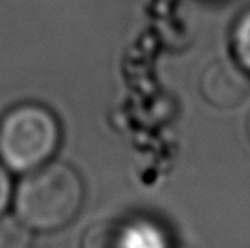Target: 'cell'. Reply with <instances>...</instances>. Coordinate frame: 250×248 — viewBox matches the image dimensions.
Wrapping results in <instances>:
<instances>
[{
    "label": "cell",
    "mask_w": 250,
    "mask_h": 248,
    "mask_svg": "<svg viewBox=\"0 0 250 248\" xmlns=\"http://www.w3.org/2000/svg\"><path fill=\"white\" fill-rule=\"evenodd\" d=\"M83 202V184L65 163L27 172L16 192L17 218L29 229L55 231L73 221Z\"/></svg>",
    "instance_id": "obj_1"
},
{
    "label": "cell",
    "mask_w": 250,
    "mask_h": 248,
    "mask_svg": "<svg viewBox=\"0 0 250 248\" xmlns=\"http://www.w3.org/2000/svg\"><path fill=\"white\" fill-rule=\"evenodd\" d=\"M60 145V124L41 104H19L0 119V163L27 173L50 162Z\"/></svg>",
    "instance_id": "obj_2"
},
{
    "label": "cell",
    "mask_w": 250,
    "mask_h": 248,
    "mask_svg": "<svg viewBox=\"0 0 250 248\" xmlns=\"http://www.w3.org/2000/svg\"><path fill=\"white\" fill-rule=\"evenodd\" d=\"M82 248H168L165 235L150 221L105 218L94 223L82 238Z\"/></svg>",
    "instance_id": "obj_3"
},
{
    "label": "cell",
    "mask_w": 250,
    "mask_h": 248,
    "mask_svg": "<svg viewBox=\"0 0 250 248\" xmlns=\"http://www.w3.org/2000/svg\"><path fill=\"white\" fill-rule=\"evenodd\" d=\"M199 92L209 106L233 109L249 97L250 75L238 63L216 60L201 73Z\"/></svg>",
    "instance_id": "obj_4"
},
{
    "label": "cell",
    "mask_w": 250,
    "mask_h": 248,
    "mask_svg": "<svg viewBox=\"0 0 250 248\" xmlns=\"http://www.w3.org/2000/svg\"><path fill=\"white\" fill-rule=\"evenodd\" d=\"M231 46L235 60L250 75V9L245 10L235 22Z\"/></svg>",
    "instance_id": "obj_5"
},
{
    "label": "cell",
    "mask_w": 250,
    "mask_h": 248,
    "mask_svg": "<svg viewBox=\"0 0 250 248\" xmlns=\"http://www.w3.org/2000/svg\"><path fill=\"white\" fill-rule=\"evenodd\" d=\"M0 248H31V231L19 218H0Z\"/></svg>",
    "instance_id": "obj_6"
},
{
    "label": "cell",
    "mask_w": 250,
    "mask_h": 248,
    "mask_svg": "<svg viewBox=\"0 0 250 248\" xmlns=\"http://www.w3.org/2000/svg\"><path fill=\"white\" fill-rule=\"evenodd\" d=\"M9 197H10V180H9V177H7L3 167L0 165V212L3 211Z\"/></svg>",
    "instance_id": "obj_7"
},
{
    "label": "cell",
    "mask_w": 250,
    "mask_h": 248,
    "mask_svg": "<svg viewBox=\"0 0 250 248\" xmlns=\"http://www.w3.org/2000/svg\"><path fill=\"white\" fill-rule=\"evenodd\" d=\"M247 134H249V139H250V113H249V117H247Z\"/></svg>",
    "instance_id": "obj_8"
}]
</instances>
